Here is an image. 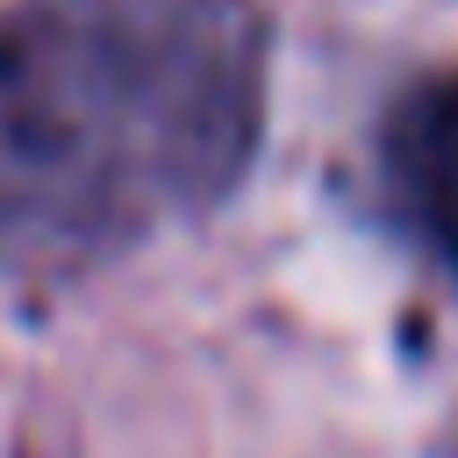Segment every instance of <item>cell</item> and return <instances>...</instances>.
I'll use <instances>...</instances> for the list:
<instances>
[{"label": "cell", "instance_id": "1", "mask_svg": "<svg viewBox=\"0 0 458 458\" xmlns=\"http://www.w3.org/2000/svg\"><path fill=\"white\" fill-rule=\"evenodd\" d=\"M250 0H29L0 21V265L72 279L236 193L265 129Z\"/></svg>", "mask_w": 458, "mask_h": 458}, {"label": "cell", "instance_id": "2", "mask_svg": "<svg viewBox=\"0 0 458 458\" xmlns=\"http://www.w3.org/2000/svg\"><path fill=\"white\" fill-rule=\"evenodd\" d=\"M386 193L415 222V236L458 272V72L415 79L379 136Z\"/></svg>", "mask_w": 458, "mask_h": 458}]
</instances>
